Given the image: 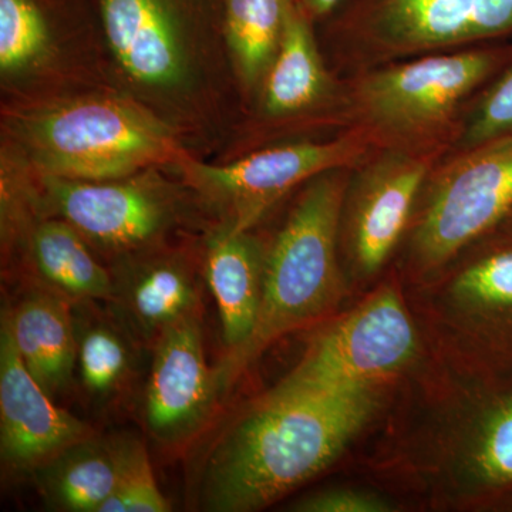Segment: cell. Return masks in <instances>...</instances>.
I'll return each instance as SVG.
<instances>
[{
    "label": "cell",
    "instance_id": "6da1fadb",
    "mask_svg": "<svg viewBox=\"0 0 512 512\" xmlns=\"http://www.w3.org/2000/svg\"><path fill=\"white\" fill-rule=\"evenodd\" d=\"M373 389L325 392L276 384L208 448L198 508L261 510L339 457L376 409Z\"/></svg>",
    "mask_w": 512,
    "mask_h": 512
},
{
    "label": "cell",
    "instance_id": "7a4b0ae2",
    "mask_svg": "<svg viewBox=\"0 0 512 512\" xmlns=\"http://www.w3.org/2000/svg\"><path fill=\"white\" fill-rule=\"evenodd\" d=\"M343 168L308 181L301 197L266 254L261 308L251 338L214 367L218 393L272 343L332 311L342 298L336 241L345 202Z\"/></svg>",
    "mask_w": 512,
    "mask_h": 512
},
{
    "label": "cell",
    "instance_id": "3957f363",
    "mask_svg": "<svg viewBox=\"0 0 512 512\" xmlns=\"http://www.w3.org/2000/svg\"><path fill=\"white\" fill-rule=\"evenodd\" d=\"M16 131L43 175L66 180H123L181 153L161 121L109 97L36 111L23 116Z\"/></svg>",
    "mask_w": 512,
    "mask_h": 512
},
{
    "label": "cell",
    "instance_id": "277c9868",
    "mask_svg": "<svg viewBox=\"0 0 512 512\" xmlns=\"http://www.w3.org/2000/svg\"><path fill=\"white\" fill-rule=\"evenodd\" d=\"M416 352V332L392 289L323 329L299 365L279 386L288 389H373V383L406 365Z\"/></svg>",
    "mask_w": 512,
    "mask_h": 512
},
{
    "label": "cell",
    "instance_id": "5b68a950",
    "mask_svg": "<svg viewBox=\"0 0 512 512\" xmlns=\"http://www.w3.org/2000/svg\"><path fill=\"white\" fill-rule=\"evenodd\" d=\"M362 153L360 140L350 137L268 148L222 165L200 163L183 153L175 161L188 181L225 211V225L249 231L293 187L346 167Z\"/></svg>",
    "mask_w": 512,
    "mask_h": 512
},
{
    "label": "cell",
    "instance_id": "8992f818",
    "mask_svg": "<svg viewBox=\"0 0 512 512\" xmlns=\"http://www.w3.org/2000/svg\"><path fill=\"white\" fill-rule=\"evenodd\" d=\"M467 151L437 183L417 228L424 264H443L512 208V133Z\"/></svg>",
    "mask_w": 512,
    "mask_h": 512
},
{
    "label": "cell",
    "instance_id": "52a82bcc",
    "mask_svg": "<svg viewBox=\"0 0 512 512\" xmlns=\"http://www.w3.org/2000/svg\"><path fill=\"white\" fill-rule=\"evenodd\" d=\"M487 52L424 57L369 74L359 100L369 120L393 134L421 133L447 119L493 70Z\"/></svg>",
    "mask_w": 512,
    "mask_h": 512
},
{
    "label": "cell",
    "instance_id": "ba28073f",
    "mask_svg": "<svg viewBox=\"0 0 512 512\" xmlns=\"http://www.w3.org/2000/svg\"><path fill=\"white\" fill-rule=\"evenodd\" d=\"M47 207L86 241L117 254L150 247L174 220V201L146 177L77 181L43 175Z\"/></svg>",
    "mask_w": 512,
    "mask_h": 512
},
{
    "label": "cell",
    "instance_id": "9c48e42d",
    "mask_svg": "<svg viewBox=\"0 0 512 512\" xmlns=\"http://www.w3.org/2000/svg\"><path fill=\"white\" fill-rule=\"evenodd\" d=\"M343 5L348 28L402 52L512 32V0H345Z\"/></svg>",
    "mask_w": 512,
    "mask_h": 512
},
{
    "label": "cell",
    "instance_id": "30bf717a",
    "mask_svg": "<svg viewBox=\"0 0 512 512\" xmlns=\"http://www.w3.org/2000/svg\"><path fill=\"white\" fill-rule=\"evenodd\" d=\"M220 397L205 357L201 318L171 326L153 345L141 416L163 447L187 443L205 426Z\"/></svg>",
    "mask_w": 512,
    "mask_h": 512
},
{
    "label": "cell",
    "instance_id": "8fae6325",
    "mask_svg": "<svg viewBox=\"0 0 512 512\" xmlns=\"http://www.w3.org/2000/svg\"><path fill=\"white\" fill-rule=\"evenodd\" d=\"M104 36L121 69L151 87L177 86L185 74V35L222 0H96Z\"/></svg>",
    "mask_w": 512,
    "mask_h": 512
},
{
    "label": "cell",
    "instance_id": "7c38bea8",
    "mask_svg": "<svg viewBox=\"0 0 512 512\" xmlns=\"http://www.w3.org/2000/svg\"><path fill=\"white\" fill-rule=\"evenodd\" d=\"M53 402L20 359L8 320L0 323V456L9 473L33 474L57 453L93 436Z\"/></svg>",
    "mask_w": 512,
    "mask_h": 512
},
{
    "label": "cell",
    "instance_id": "4fadbf2b",
    "mask_svg": "<svg viewBox=\"0 0 512 512\" xmlns=\"http://www.w3.org/2000/svg\"><path fill=\"white\" fill-rule=\"evenodd\" d=\"M427 174L423 158L387 151L367 165L350 202V249L363 274H375L406 228Z\"/></svg>",
    "mask_w": 512,
    "mask_h": 512
},
{
    "label": "cell",
    "instance_id": "5bb4252c",
    "mask_svg": "<svg viewBox=\"0 0 512 512\" xmlns=\"http://www.w3.org/2000/svg\"><path fill=\"white\" fill-rule=\"evenodd\" d=\"M111 275V308L121 325L140 342L153 346L171 326L201 316L200 289L184 256L130 259Z\"/></svg>",
    "mask_w": 512,
    "mask_h": 512
},
{
    "label": "cell",
    "instance_id": "9a60e30c",
    "mask_svg": "<svg viewBox=\"0 0 512 512\" xmlns=\"http://www.w3.org/2000/svg\"><path fill=\"white\" fill-rule=\"evenodd\" d=\"M2 315L30 375L53 399L69 392L76 375L74 303L39 285L16 305H6Z\"/></svg>",
    "mask_w": 512,
    "mask_h": 512
},
{
    "label": "cell",
    "instance_id": "2e32d148",
    "mask_svg": "<svg viewBox=\"0 0 512 512\" xmlns=\"http://www.w3.org/2000/svg\"><path fill=\"white\" fill-rule=\"evenodd\" d=\"M265 264L264 249L249 231H234L224 224L208 241L205 281L217 303L225 355L237 352L254 332Z\"/></svg>",
    "mask_w": 512,
    "mask_h": 512
},
{
    "label": "cell",
    "instance_id": "e0dca14e",
    "mask_svg": "<svg viewBox=\"0 0 512 512\" xmlns=\"http://www.w3.org/2000/svg\"><path fill=\"white\" fill-rule=\"evenodd\" d=\"M121 468L123 439L93 434L63 448L32 476L52 510L100 512L119 485Z\"/></svg>",
    "mask_w": 512,
    "mask_h": 512
},
{
    "label": "cell",
    "instance_id": "ac0fdd59",
    "mask_svg": "<svg viewBox=\"0 0 512 512\" xmlns=\"http://www.w3.org/2000/svg\"><path fill=\"white\" fill-rule=\"evenodd\" d=\"M312 23L291 0L278 52L262 82V107L268 116L302 113L329 93L330 80L316 47Z\"/></svg>",
    "mask_w": 512,
    "mask_h": 512
},
{
    "label": "cell",
    "instance_id": "d6986e66",
    "mask_svg": "<svg viewBox=\"0 0 512 512\" xmlns=\"http://www.w3.org/2000/svg\"><path fill=\"white\" fill-rule=\"evenodd\" d=\"M30 259L40 285L77 302H110L113 275L94 258L86 238L62 218L30 232Z\"/></svg>",
    "mask_w": 512,
    "mask_h": 512
},
{
    "label": "cell",
    "instance_id": "ffe728a7",
    "mask_svg": "<svg viewBox=\"0 0 512 512\" xmlns=\"http://www.w3.org/2000/svg\"><path fill=\"white\" fill-rule=\"evenodd\" d=\"M76 305V375L87 399L96 406H107L119 399L133 379V342L137 339L119 320L89 311L87 302Z\"/></svg>",
    "mask_w": 512,
    "mask_h": 512
},
{
    "label": "cell",
    "instance_id": "44dd1931",
    "mask_svg": "<svg viewBox=\"0 0 512 512\" xmlns=\"http://www.w3.org/2000/svg\"><path fill=\"white\" fill-rule=\"evenodd\" d=\"M291 0H222L221 18L239 74L262 86L274 62Z\"/></svg>",
    "mask_w": 512,
    "mask_h": 512
},
{
    "label": "cell",
    "instance_id": "7402d4cb",
    "mask_svg": "<svg viewBox=\"0 0 512 512\" xmlns=\"http://www.w3.org/2000/svg\"><path fill=\"white\" fill-rule=\"evenodd\" d=\"M57 8L50 0H0V69L18 73L49 46Z\"/></svg>",
    "mask_w": 512,
    "mask_h": 512
},
{
    "label": "cell",
    "instance_id": "603a6c76",
    "mask_svg": "<svg viewBox=\"0 0 512 512\" xmlns=\"http://www.w3.org/2000/svg\"><path fill=\"white\" fill-rule=\"evenodd\" d=\"M171 505L158 488L147 448L140 440L123 439V468L116 491L100 512H167Z\"/></svg>",
    "mask_w": 512,
    "mask_h": 512
},
{
    "label": "cell",
    "instance_id": "cb8c5ba5",
    "mask_svg": "<svg viewBox=\"0 0 512 512\" xmlns=\"http://www.w3.org/2000/svg\"><path fill=\"white\" fill-rule=\"evenodd\" d=\"M456 293L464 301L485 306H512V252L483 259L457 279Z\"/></svg>",
    "mask_w": 512,
    "mask_h": 512
},
{
    "label": "cell",
    "instance_id": "d4e9b609",
    "mask_svg": "<svg viewBox=\"0 0 512 512\" xmlns=\"http://www.w3.org/2000/svg\"><path fill=\"white\" fill-rule=\"evenodd\" d=\"M512 133V67L488 90L468 120L461 137L463 150Z\"/></svg>",
    "mask_w": 512,
    "mask_h": 512
},
{
    "label": "cell",
    "instance_id": "484cf974",
    "mask_svg": "<svg viewBox=\"0 0 512 512\" xmlns=\"http://www.w3.org/2000/svg\"><path fill=\"white\" fill-rule=\"evenodd\" d=\"M478 466L488 480L512 481V397L494 414L478 450Z\"/></svg>",
    "mask_w": 512,
    "mask_h": 512
},
{
    "label": "cell",
    "instance_id": "4316f807",
    "mask_svg": "<svg viewBox=\"0 0 512 512\" xmlns=\"http://www.w3.org/2000/svg\"><path fill=\"white\" fill-rule=\"evenodd\" d=\"M390 505L375 495L352 490L326 491L312 495L293 505V511L302 512H384Z\"/></svg>",
    "mask_w": 512,
    "mask_h": 512
},
{
    "label": "cell",
    "instance_id": "83f0119b",
    "mask_svg": "<svg viewBox=\"0 0 512 512\" xmlns=\"http://www.w3.org/2000/svg\"><path fill=\"white\" fill-rule=\"evenodd\" d=\"M343 2L345 0H295L296 5L312 20L333 15L343 5Z\"/></svg>",
    "mask_w": 512,
    "mask_h": 512
}]
</instances>
